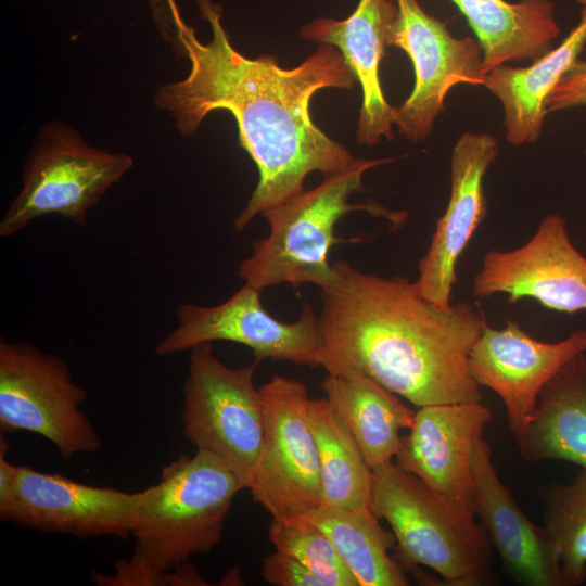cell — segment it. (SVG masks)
<instances>
[{"instance_id": "ba28073f", "label": "cell", "mask_w": 586, "mask_h": 586, "mask_svg": "<svg viewBox=\"0 0 586 586\" xmlns=\"http://www.w3.org/2000/svg\"><path fill=\"white\" fill-rule=\"evenodd\" d=\"M258 362L232 368L214 353L212 343L190 349L183 383V434L195 449L221 459L245 488L263 441V404L254 385Z\"/></svg>"}, {"instance_id": "9c48e42d", "label": "cell", "mask_w": 586, "mask_h": 586, "mask_svg": "<svg viewBox=\"0 0 586 586\" xmlns=\"http://www.w3.org/2000/svg\"><path fill=\"white\" fill-rule=\"evenodd\" d=\"M259 391L263 441L246 488L272 519L302 515L322 504L307 388L298 379L273 374Z\"/></svg>"}, {"instance_id": "7402d4cb", "label": "cell", "mask_w": 586, "mask_h": 586, "mask_svg": "<svg viewBox=\"0 0 586 586\" xmlns=\"http://www.w3.org/2000/svg\"><path fill=\"white\" fill-rule=\"evenodd\" d=\"M483 51V73L507 62L535 61L560 34L551 0H451Z\"/></svg>"}, {"instance_id": "ffe728a7", "label": "cell", "mask_w": 586, "mask_h": 586, "mask_svg": "<svg viewBox=\"0 0 586 586\" xmlns=\"http://www.w3.org/2000/svg\"><path fill=\"white\" fill-rule=\"evenodd\" d=\"M514 438L525 461L560 460L586 470V352L548 381L533 419Z\"/></svg>"}, {"instance_id": "f1b7e54d", "label": "cell", "mask_w": 586, "mask_h": 586, "mask_svg": "<svg viewBox=\"0 0 586 586\" xmlns=\"http://www.w3.org/2000/svg\"><path fill=\"white\" fill-rule=\"evenodd\" d=\"M579 4H582L583 7L586 5V0H576Z\"/></svg>"}, {"instance_id": "603a6c76", "label": "cell", "mask_w": 586, "mask_h": 586, "mask_svg": "<svg viewBox=\"0 0 586 586\" xmlns=\"http://www.w3.org/2000/svg\"><path fill=\"white\" fill-rule=\"evenodd\" d=\"M297 517L329 537L359 586L409 585L406 572L388 553L396 545L395 535L381 526L380 519L371 510L321 505Z\"/></svg>"}, {"instance_id": "8fae6325", "label": "cell", "mask_w": 586, "mask_h": 586, "mask_svg": "<svg viewBox=\"0 0 586 586\" xmlns=\"http://www.w3.org/2000/svg\"><path fill=\"white\" fill-rule=\"evenodd\" d=\"M396 2L398 13L387 44L410 58L415 86L404 103L395 107L394 125L407 139L418 142L431 133L453 87L483 86V51L472 38L454 37L446 23L428 14L418 0Z\"/></svg>"}, {"instance_id": "e0dca14e", "label": "cell", "mask_w": 586, "mask_h": 586, "mask_svg": "<svg viewBox=\"0 0 586 586\" xmlns=\"http://www.w3.org/2000/svg\"><path fill=\"white\" fill-rule=\"evenodd\" d=\"M474 512L504 572L523 586H563L559 552L544 525L535 524L500 481L484 436L473 448Z\"/></svg>"}, {"instance_id": "2e32d148", "label": "cell", "mask_w": 586, "mask_h": 586, "mask_svg": "<svg viewBox=\"0 0 586 586\" xmlns=\"http://www.w3.org/2000/svg\"><path fill=\"white\" fill-rule=\"evenodd\" d=\"M492 418L481 402L419 407L394 463L436 492L474 507L472 454Z\"/></svg>"}, {"instance_id": "44dd1931", "label": "cell", "mask_w": 586, "mask_h": 586, "mask_svg": "<svg viewBox=\"0 0 586 586\" xmlns=\"http://www.w3.org/2000/svg\"><path fill=\"white\" fill-rule=\"evenodd\" d=\"M321 386L371 470L394 461L400 430L412 426L416 410L360 372L328 373Z\"/></svg>"}, {"instance_id": "5b68a950", "label": "cell", "mask_w": 586, "mask_h": 586, "mask_svg": "<svg viewBox=\"0 0 586 586\" xmlns=\"http://www.w3.org/2000/svg\"><path fill=\"white\" fill-rule=\"evenodd\" d=\"M243 488L238 475L206 450L175 459L141 492L131 557L170 585V570L220 543L233 498Z\"/></svg>"}, {"instance_id": "484cf974", "label": "cell", "mask_w": 586, "mask_h": 586, "mask_svg": "<svg viewBox=\"0 0 586 586\" xmlns=\"http://www.w3.org/2000/svg\"><path fill=\"white\" fill-rule=\"evenodd\" d=\"M268 536L277 551L297 559L324 586H359L329 537L303 518L272 519Z\"/></svg>"}, {"instance_id": "52a82bcc", "label": "cell", "mask_w": 586, "mask_h": 586, "mask_svg": "<svg viewBox=\"0 0 586 586\" xmlns=\"http://www.w3.org/2000/svg\"><path fill=\"white\" fill-rule=\"evenodd\" d=\"M87 399L67 364L25 342L0 339V430L27 431L68 460L95 454L102 440L80 409Z\"/></svg>"}, {"instance_id": "277c9868", "label": "cell", "mask_w": 586, "mask_h": 586, "mask_svg": "<svg viewBox=\"0 0 586 586\" xmlns=\"http://www.w3.org/2000/svg\"><path fill=\"white\" fill-rule=\"evenodd\" d=\"M370 509L388 523L394 559L405 572L426 566L449 586L493 581L492 545L471 504L436 492L392 461L372 470Z\"/></svg>"}, {"instance_id": "30bf717a", "label": "cell", "mask_w": 586, "mask_h": 586, "mask_svg": "<svg viewBox=\"0 0 586 586\" xmlns=\"http://www.w3.org/2000/svg\"><path fill=\"white\" fill-rule=\"evenodd\" d=\"M262 289L244 283L227 301L215 306L181 303L176 327L156 345L155 353L169 356L196 345L228 341L252 349L255 361L264 359L319 366L318 315L304 302L300 317L283 322L262 304Z\"/></svg>"}, {"instance_id": "7a4b0ae2", "label": "cell", "mask_w": 586, "mask_h": 586, "mask_svg": "<svg viewBox=\"0 0 586 586\" xmlns=\"http://www.w3.org/2000/svg\"><path fill=\"white\" fill-rule=\"evenodd\" d=\"M332 264L334 278L320 290L319 366L364 373L417 408L482 400L469 369L487 324L481 309L468 302L437 307L404 276Z\"/></svg>"}, {"instance_id": "3957f363", "label": "cell", "mask_w": 586, "mask_h": 586, "mask_svg": "<svg viewBox=\"0 0 586 586\" xmlns=\"http://www.w3.org/2000/svg\"><path fill=\"white\" fill-rule=\"evenodd\" d=\"M394 160L355 158L345 169L326 175L317 187L265 209L262 215L269 224V233L253 242L251 254L239 264L238 276L262 290L280 283H309L320 290L329 285L334 278L330 250L346 241L335 235L342 217L364 211L385 219L393 230L405 225V211H391L372 202L349 203L353 193L365 190L366 171Z\"/></svg>"}, {"instance_id": "83f0119b", "label": "cell", "mask_w": 586, "mask_h": 586, "mask_svg": "<svg viewBox=\"0 0 586 586\" xmlns=\"http://www.w3.org/2000/svg\"><path fill=\"white\" fill-rule=\"evenodd\" d=\"M586 105V61L576 60L550 92L546 109L556 112Z\"/></svg>"}, {"instance_id": "5bb4252c", "label": "cell", "mask_w": 586, "mask_h": 586, "mask_svg": "<svg viewBox=\"0 0 586 586\" xmlns=\"http://www.w3.org/2000/svg\"><path fill=\"white\" fill-rule=\"evenodd\" d=\"M586 352V328L558 342H542L507 320L502 329L484 327L469 355L480 386L502 400L510 431L518 436L533 419L542 390L574 356Z\"/></svg>"}, {"instance_id": "f546056e", "label": "cell", "mask_w": 586, "mask_h": 586, "mask_svg": "<svg viewBox=\"0 0 586 586\" xmlns=\"http://www.w3.org/2000/svg\"><path fill=\"white\" fill-rule=\"evenodd\" d=\"M585 153H586V149H585Z\"/></svg>"}, {"instance_id": "8992f818", "label": "cell", "mask_w": 586, "mask_h": 586, "mask_svg": "<svg viewBox=\"0 0 586 586\" xmlns=\"http://www.w3.org/2000/svg\"><path fill=\"white\" fill-rule=\"evenodd\" d=\"M132 166L127 153L94 148L73 126L48 122L23 167L21 190L0 220V237L14 235L48 215L85 226L91 207Z\"/></svg>"}, {"instance_id": "6da1fadb", "label": "cell", "mask_w": 586, "mask_h": 586, "mask_svg": "<svg viewBox=\"0 0 586 586\" xmlns=\"http://www.w3.org/2000/svg\"><path fill=\"white\" fill-rule=\"evenodd\" d=\"M195 3L211 27L207 42L184 21L177 0H151L160 30L190 63L186 78L156 89L153 103L186 137L213 111L232 114L239 145L258 171L257 184L233 222L241 232L265 209L304 191L308 174L326 176L355 161L314 123L310 101L321 89H352L356 77L342 53L329 44H320L292 68L280 66L271 54L247 58L233 47L221 22V5L213 0Z\"/></svg>"}, {"instance_id": "d6986e66", "label": "cell", "mask_w": 586, "mask_h": 586, "mask_svg": "<svg viewBox=\"0 0 586 586\" xmlns=\"http://www.w3.org/2000/svg\"><path fill=\"white\" fill-rule=\"evenodd\" d=\"M586 46V5L578 24L556 48L533 61L527 67L501 64L485 75L484 84L504 107L506 139L512 145L538 140L547 99L573 66Z\"/></svg>"}, {"instance_id": "7c38bea8", "label": "cell", "mask_w": 586, "mask_h": 586, "mask_svg": "<svg viewBox=\"0 0 586 586\" xmlns=\"http://www.w3.org/2000/svg\"><path fill=\"white\" fill-rule=\"evenodd\" d=\"M473 293L476 297L505 294L509 304L530 297L556 311H584L586 257L572 243L566 220L548 214L520 247L484 254Z\"/></svg>"}, {"instance_id": "ac0fdd59", "label": "cell", "mask_w": 586, "mask_h": 586, "mask_svg": "<svg viewBox=\"0 0 586 586\" xmlns=\"http://www.w3.org/2000/svg\"><path fill=\"white\" fill-rule=\"evenodd\" d=\"M397 13L396 0H359L348 17H318L300 30L305 40L335 47L360 84L362 103L356 140L361 145L373 146L381 138L391 140L394 136L395 107L383 93L380 66Z\"/></svg>"}, {"instance_id": "d4e9b609", "label": "cell", "mask_w": 586, "mask_h": 586, "mask_svg": "<svg viewBox=\"0 0 586 586\" xmlns=\"http://www.w3.org/2000/svg\"><path fill=\"white\" fill-rule=\"evenodd\" d=\"M543 502L544 526L560 557L563 586L586 581V470L570 483L547 482L537 486Z\"/></svg>"}, {"instance_id": "4316f807", "label": "cell", "mask_w": 586, "mask_h": 586, "mask_svg": "<svg viewBox=\"0 0 586 586\" xmlns=\"http://www.w3.org/2000/svg\"><path fill=\"white\" fill-rule=\"evenodd\" d=\"M262 575L265 581L276 586H324L323 582L297 559L277 550L264 559Z\"/></svg>"}, {"instance_id": "cb8c5ba5", "label": "cell", "mask_w": 586, "mask_h": 586, "mask_svg": "<svg viewBox=\"0 0 586 586\" xmlns=\"http://www.w3.org/2000/svg\"><path fill=\"white\" fill-rule=\"evenodd\" d=\"M308 421L318 450L321 505L371 510L372 470L345 422L326 397L309 399Z\"/></svg>"}, {"instance_id": "4fadbf2b", "label": "cell", "mask_w": 586, "mask_h": 586, "mask_svg": "<svg viewBox=\"0 0 586 586\" xmlns=\"http://www.w3.org/2000/svg\"><path fill=\"white\" fill-rule=\"evenodd\" d=\"M141 492L87 485L60 474L15 466L0 520L78 538L132 535Z\"/></svg>"}, {"instance_id": "9a60e30c", "label": "cell", "mask_w": 586, "mask_h": 586, "mask_svg": "<svg viewBox=\"0 0 586 586\" xmlns=\"http://www.w3.org/2000/svg\"><path fill=\"white\" fill-rule=\"evenodd\" d=\"M498 153L496 138L483 132H463L453 148L448 204L436 221L430 245L418 264V278L412 282L417 293L437 307L453 304L456 266L486 216L483 182Z\"/></svg>"}]
</instances>
